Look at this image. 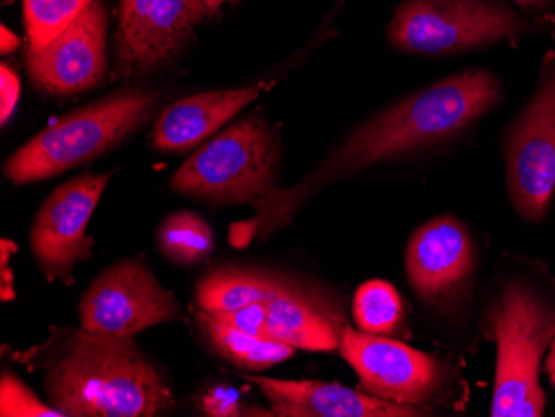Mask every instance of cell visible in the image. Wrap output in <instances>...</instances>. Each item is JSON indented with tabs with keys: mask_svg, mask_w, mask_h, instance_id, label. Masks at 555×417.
Returning <instances> with one entry per match:
<instances>
[{
	"mask_svg": "<svg viewBox=\"0 0 555 417\" xmlns=\"http://www.w3.org/2000/svg\"><path fill=\"white\" fill-rule=\"evenodd\" d=\"M180 316L173 292L162 286L149 264L130 258L100 273L79 303L80 328L117 338H135Z\"/></svg>",
	"mask_w": 555,
	"mask_h": 417,
	"instance_id": "cell-8",
	"label": "cell"
},
{
	"mask_svg": "<svg viewBox=\"0 0 555 417\" xmlns=\"http://www.w3.org/2000/svg\"><path fill=\"white\" fill-rule=\"evenodd\" d=\"M0 40H2V42H0V52H2V55L12 54V52L17 51L18 47H21L18 36H15V34L5 26H2V30H0Z\"/></svg>",
	"mask_w": 555,
	"mask_h": 417,
	"instance_id": "cell-28",
	"label": "cell"
},
{
	"mask_svg": "<svg viewBox=\"0 0 555 417\" xmlns=\"http://www.w3.org/2000/svg\"><path fill=\"white\" fill-rule=\"evenodd\" d=\"M339 354L357 372L363 391L389 403L429 411L446 389L444 366L438 357L386 336L343 328Z\"/></svg>",
	"mask_w": 555,
	"mask_h": 417,
	"instance_id": "cell-9",
	"label": "cell"
},
{
	"mask_svg": "<svg viewBox=\"0 0 555 417\" xmlns=\"http://www.w3.org/2000/svg\"><path fill=\"white\" fill-rule=\"evenodd\" d=\"M554 22L529 17L507 0H404L388 26L396 51L452 57L491 47L516 45L548 34Z\"/></svg>",
	"mask_w": 555,
	"mask_h": 417,
	"instance_id": "cell-4",
	"label": "cell"
},
{
	"mask_svg": "<svg viewBox=\"0 0 555 417\" xmlns=\"http://www.w3.org/2000/svg\"><path fill=\"white\" fill-rule=\"evenodd\" d=\"M0 92H2V96H0V121H2V126H5L9 118L14 114L18 95H21V80H18L17 74L5 64L0 67Z\"/></svg>",
	"mask_w": 555,
	"mask_h": 417,
	"instance_id": "cell-24",
	"label": "cell"
},
{
	"mask_svg": "<svg viewBox=\"0 0 555 417\" xmlns=\"http://www.w3.org/2000/svg\"><path fill=\"white\" fill-rule=\"evenodd\" d=\"M157 245L171 263L193 266L214 253V230L199 214L177 211L158 229Z\"/></svg>",
	"mask_w": 555,
	"mask_h": 417,
	"instance_id": "cell-18",
	"label": "cell"
},
{
	"mask_svg": "<svg viewBox=\"0 0 555 417\" xmlns=\"http://www.w3.org/2000/svg\"><path fill=\"white\" fill-rule=\"evenodd\" d=\"M111 177L82 173L57 186L40 205L30 230V247L47 282L70 286L75 264L92 257L93 239L87 229Z\"/></svg>",
	"mask_w": 555,
	"mask_h": 417,
	"instance_id": "cell-10",
	"label": "cell"
},
{
	"mask_svg": "<svg viewBox=\"0 0 555 417\" xmlns=\"http://www.w3.org/2000/svg\"><path fill=\"white\" fill-rule=\"evenodd\" d=\"M282 154L280 136L268 121L243 118L199 146L168 185L208 204L254 205L278 188Z\"/></svg>",
	"mask_w": 555,
	"mask_h": 417,
	"instance_id": "cell-6",
	"label": "cell"
},
{
	"mask_svg": "<svg viewBox=\"0 0 555 417\" xmlns=\"http://www.w3.org/2000/svg\"><path fill=\"white\" fill-rule=\"evenodd\" d=\"M511 2L529 17L555 24V0H511Z\"/></svg>",
	"mask_w": 555,
	"mask_h": 417,
	"instance_id": "cell-27",
	"label": "cell"
},
{
	"mask_svg": "<svg viewBox=\"0 0 555 417\" xmlns=\"http://www.w3.org/2000/svg\"><path fill=\"white\" fill-rule=\"evenodd\" d=\"M506 268L481 316L482 335L495 344L491 416H544L541 373L555 338V283L531 261Z\"/></svg>",
	"mask_w": 555,
	"mask_h": 417,
	"instance_id": "cell-3",
	"label": "cell"
},
{
	"mask_svg": "<svg viewBox=\"0 0 555 417\" xmlns=\"http://www.w3.org/2000/svg\"><path fill=\"white\" fill-rule=\"evenodd\" d=\"M501 154L514 213L539 225L555 196V47L542 62L534 92L502 132Z\"/></svg>",
	"mask_w": 555,
	"mask_h": 417,
	"instance_id": "cell-7",
	"label": "cell"
},
{
	"mask_svg": "<svg viewBox=\"0 0 555 417\" xmlns=\"http://www.w3.org/2000/svg\"><path fill=\"white\" fill-rule=\"evenodd\" d=\"M199 411L210 417H238L249 414V409L243 407L238 391L230 386L208 389L199 400Z\"/></svg>",
	"mask_w": 555,
	"mask_h": 417,
	"instance_id": "cell-23",
	"label": "cell"
},
{
	"mask_svg": "<svg viewBox=\"0 0 555 417\" xmlns=\"http://www.w3.org/2000/svg\"><path fill=\"white\" fill-rule=\"evenodd\" d=\"M270 82L255 83L242 89L196 93L175 102L158 115L150 142L162 154H185L217 135L246 105L257 101L273 87Z\"/></svg>",
	"mask_w": 555,
	"mask_h": 417,
	"instance_id": "cell-15",
	"label": "cell"
},
{
	"mask_svg": "<svg viewBox=\"0 0 555 417\" xmlns=\"http://www.w3.org/2000/svg\"><path fill=\"white\" fill-rule=\"evenodd\" d=\"M192 0H120L115 76H145L179 54L192 36Z\"/></svg>",
	"mask_w": 555,
	"mask_h": 417,
	"instance_id": "cell-13",
	"label": "cell"
},
{
	"mask_svg": "<svg viewBox=\"0 0 555 417\" xmlns=\"http://www.w3.org/2000/svg\"><path fill=\"white\" fill-rule=\"evenodd\" d=\"M43 389L64 417H155L175 409L170 385L135 339L82 328L62 333Z\"/></svg>",
	"mask_w": 555,
	"mask_h": 417,
	"instance_id": "cell-2",
	"label": "cell"
},
{
	"mask_svg": "<svg viewBox=\"0 0 555 417\" xmlns=\"http://www.w3.org/2000/svg\"><path fill=\"white\" fill-rule=\"evenodd\" d=\"M195 322L211 353L243 372H264L276 364L285 363L296 351V348L285 342L238 331L229 323L218 320L215 314L198 308Z\"/></svg>",
	"mask_w": 555,
	"mask_h": 417,
	"instance_id": "cell-16",
	"label": "cell"
},
{
	"mask_svg": "<svg viewBox=\"0 0 555 417\" xmlns=\"http://www.w3.org/2000/svg\"><path fill=\"white\" fill-rule=\"evenodd\" d=\"M0 416L62 417L64 414L52 404L40 401L14 373H4L0 378Z\"/></svg>",
	"mask_w": 555,
	"mask_h": 417,
	"instance_id": "cell-21",
	"label": "cell"
},
{
	"mask_svg": "<svg viewBox=\"0 0 555 417\" xmlns=\"http://www.w3.org/2000/svg\"><path fill=\"white\" fill-rule=\"evenodd\" d=\"M504 86L488 68H469L423 87L367 118L292 188H274L235 223L230 242L246 247L286 229L311 196L366 168L411 157L467 132L504 102Z\"/></svg>",
	"mask_w": 555,
	"mask_h": 417,
	"instance_id": "cell-1",
	"label": "cell"
},
{
	"mask_svg": "<svg viewBox=\"0 0 555 417\" xmlns=\"http://www.w3.org/2000/svg\"><path fill=\"white\" fill-rule=\"evenodd\" d=\"M544 372L547 375L548 381H551L552 388L555 389V338L552 341L551 348H548L547 356H545Z\"/></svg>",
	"mask_w": 555,
	"mask_h": 417,
	"instance_id": "cell-29",
	"label": "cell"
},
{
	"mask_svg": "<svg viewBox=\"0 0 555 417\" xmlns=\"http://www.w3.org/2000/svg\"><path fill=\"white\" fill-rule=\"evenodd\" d=\"M352 316L360 331L386 336L402 322V301L395 286L382 279L364 283L352 303Z\"/></svg>",
	"mask_w": 555,
	"mask_h": 417,
	"instance_id": "cell-19",
	"label": "cell"
},
{
	"mask_svg": "<svg viewBox=\"0 0 555 417\" xmlns=\"http://www.w3.org/2000/svg\"><path fill=\"white\" fill-rule=\"evenodd\" d=\"M280 285H282V283H280ZM273 292H271V295H273ZM270 298L248 304V307L240 308V310L229 311V313H215V316L221 320V322L229 323L230 326L238 329V331L246 333V335L268 338V326H270L268 301H270Z\"/></svg>",
	"mask_w": 555,
	"mask_h": 417,
	"instance_id": "cell-22",
	"label": "cell"
},
{
	"mask_svg": "<svg viewBox=\"0 0 555 417\" xmlns=\"http://www.w3.org/2000/svg\"><path fill=\"white\" fill-rule=\"evenodd\" d=\"M107 30L105 5L92 0L52 42L27 45L25 67L36 89L62 96L99 86L107 71Z\"/></svg>",
	"mask_w": 555,
	"mask_h": 417,
	"instance_id": "cell-11",
	"label": "cell"
},
{
	"mask_svg": "<svg viewBox=\"0 0 555 417\" xmlns=\"http://www.w3.org/2000/svg\"><path fill=\"white\" fill-rule=\"evenodd\" d=\"M155 105L154 92L133 89L72 112L14 152L4 175L24 185L90 164L142 129L154 117Z\"/></svg>",
	"mask_w": 555,
	"mask_h": 417,
	"instance_id": "cell-5",
	"label": "cell"
},
{
	"mask_svg": "<svg viewBox=\"0 0 555 417\" xmlns=\"http://www.w3.org/2000/svg\"><path fill=\"white\" fill-rule=\"evenodd\" d=\"M236 0H192L190 11H192L193 26L214 21L229 5L235 4Z\"/></svg>",
	"mask_w": 555,
	"mask_h": 417,
	"instance_id": "cell-26",
	"label": "cell"
},
{
	"mask_svg": "<svg viewBox=\"0 0 555 417\" xmlns=\"http://www.w3.org/2000/svg\"><path fill=\"white\" fill-rule=\"evenodd\" d=\"M92 0H24V22L30 47H43L64 32Z\"/></svg>",
	"mask_w": 555,
	"mask_h": 417,
	"instance_id": "cell-20",
	"label": "cell"
},
{
	"mask_svg": "<svg viewBox=\"0 0 555 417\" xmlns=\"http://www.w3.org/2000/svg\"><path fill=\"white\" fill-rule=\"evenodd\" d=\"M285 278V273L264 268H217L199 279L196 308L207 313H229L257 301L268 300Z\"/></svg>",
	"mask_w": 555,
	"mask_h": 417,
	"instance_id": "cell-17",
	"label": "cell"
},
{
	"mask_svg": "<svg viewBox=\"0 0 555 417\" xmlns=\"http://www.w3.org/2000/svg\"><path fill=\"white\" fill-rule=\"evenodd\" d=\"M476 263L473 236L454 217L433 218L408 242V279L416 297L429 307H448L464 297Z\"/></svg>",
	"mask_w": 555,
	"mask_h": 417,
	"instance_id": "cell-12",
	"label": "cell"
},
{
	"mask_svg": "<svg viewBox=\"0 0 555 417\" xmlns=\"http://www.w3.org/2000/svg\"><path fill=\"white\" fill-rule=\"evenodd\" d=\"M17 251L18 247L12 239L4 238L0 242V300L4 303L15 298L14 272L9 261Z\"/></svg>",
	"mask_w": 555,
	"mask_h": 417,
	"instance_id": "cell-25",
	"label": "cell"
},
{
	"mask_svg": "<svg viewBox=\"0 0 555 417\" xmlns=\"http://www.w3.org/2000/svg\"><path fill=\"white\" fill-rule=\"evenodd\" d=\"M257 386L276 417H420L429 411L389 403L370 392L336 382L292 381L260 375L243 376Z\"/></svg>",
	"mask_w": 555,
	"mask_h": 417,
	"instance_id": "cell-14",
	"label": "cell"
}]
</instances>
